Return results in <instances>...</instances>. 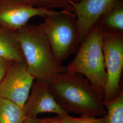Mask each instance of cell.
I'll return each mask as SVG.
<instances>
[{"label":"cell","mask_w":123,"mask_h":123,"mask_svg":"<svg viewBox=\"0 0 123 123\" xmlns=\"http://www.w3.org/2000/svg\"><path fill=\"white\" fill-rule=\"evenodd\" d=\"M49 88L58 105L68 114L80 116H105L103 97L84 76L66 72L58 75Z\"/></svg>","instance_id":"6da1fadb"},{"label":"cell","mask_w":123,"mask_h":123,"mask_svg":"<svg viewBox=\"0 0 123 123\" xmlns=\"http://www.w3.org/2000/svg\"><path fill=\"white\" fill-rule=\"evenodd\" d=\"M18 37L28 70L36 82L49 84L67 72L57 62L49 40L39 25H26L18 31Z\"/></svg>","instance_id":"7a4b0ae2"},{"label":"cell","mask_w":123,"mask_h":123,"mask_svg":"<svg viewBox=\"0 0 123 123\" xmlns=\"http://www.w3.org/2000/svg\"><path fill=\"white\" fill-rule=\"evenodd\" d=\"M104 31L95 24L80 44L74 59L66 67L67 71L86 77L104 98L107 76L102 49Z\"/></svg>","instance_id":"3957f363"},{"label":"cell","mask_w":123,"mask_h":123,"mask_svg":"<svg viewBox=\"0 0 123 123\" xmlns=\"http://www.w3.org/2000/svg\"><path fill=\"white\" fill-rule=\"evenodd\" d=\"M40 25L57 60L62 65L77 50L80 44L74 14L66 10L57 11L44 18Z\"/></svg>","instance_id":"277c9868"},{"label":"cell","mask_w":123,"mask_h":123,"mask_svg":"<svg viewBox=\"0 0 123 123\" xmlns=\"http://www.w3.org/2000/svg\"><path fill=\"white\" fill-rule=\"evenodd\" d=\"M102 49L107 76L103 98L106 102L114 99L123 88L121 79L123 69V32L104 31Z\"/></svg>","instance_id":"5b68a950"},{"label":"cell","mask_w":123,"mask_h":123,"mask_svg":"<svg viewBox=\"0 0 123 123\" xmlns=\"http://www.w3.org/2000/svg\"><path fill=\"white\" fill-rule=\"evenodd\" d=\"M34 80L25 63L11 62L0 83V97L12 102L22 109Z\"/></svg>","instance_id":"8992f818"},{"label":"cell","mask_w":123,"mask_h":123,"mask_svg":"<svg viewBox=\"0 0 123 123\" xmlns=\"http://www.w3.org/2000/svg\"><path fill=\"white\" fill-rule=\"evenodd\" d=\"M57 11L34 7L13 0H0V25L18 31L31 18H45Z\"/></svg>","instance_id":"52a82bcc"},{"label":"cell","mask_w":123,"mask_h":123,"mask_svg":"<svg viewBox=\"0 0 123 123\" xmlns=\"http://www.w3.org/2000/svg\"><path fill=\"white\" fill-rule=\"evenodd\" d=\"M117 0H79L74 2L71 0V6L76 18L80 43L101 16Z\"/></svg>","instance_id":"ba28073f"},{"label":"cell","mask_w":123,"mask_h":123,"mask_svg":"<svg viewBox=\"0 0 123 123\" xmlns=\"http://www.w3.org/2000/svg\"><path fill=\"white\" fill-rule=\"evenodd\" d=\"M26 118H35L44 113L58 115L68 114L57 103L52 94L49 84L34 82L28 97L22 108Z\"/></svg>","instance_id":"9c48e42d"},{"label":"cell","mask_w":123,"mask_h":123,"mask_svg":"<svg viewBox=\"0 0 123 123\" xmlns=\"http://www.w3.org/2000/svg\"><path fill=\"white\" fill-rule=\"evenodd\" d=\"M0 58L25 63L18 37V31L0 25Z\"/></svg>","instance_id":"30bf717a"},{"label":"cell","mask_w":123,"mask_h":123,"mask_svg":"<svg viewBox=\"0 0 123 123\" xmlns=\"http://www.w3.org/2000/svg\"><path fill=\"white\" fill-rule=\"evenodd\" d=\"M96 24L104 31L123 32V1L117 0L114 5L104 13Z\"/></svg>","instance_id":"8fae6325"},{"label":"cell","mask_w":123,"mask_h":123,"mask_svg":"<svg viewBox=\"0 0 123 123\" xmlns=\"http://www.w3.org/2000/svg\"><path fill=\"white\" fill-rule=\"evenodd\" d=\"M26 118L21 107L0 97V123H22Z\"/></svg>","instance_id":"7c38bea8"},{"label":"cell","mask_w":123,"mask_h":123,"mask_svg":"<svg viewBox=\"0 0 123 123\" xmlns=\"http://www.w3.org/2000/svg\"><path fill=\"white\" fill-rule=\"evenodd\" d=\"M107 114L106 123H123V89L114 99L103 102Z\"/></svg>","instance_id":"4fadbf2b"},{"label":"cell","mask_w":123,"mask_h":123,"mask_svg":"<svg viewBox=\"0 0 123 123\" xmlns=\"http://www.w3.org/2000/svg\"><path fill=\"white\" fill-rule=\"evenodd\" d=\"M31 6L54 10V9L66 10L73 12L71 6V0H13Z\"/></svg>","instance_id":"5bb4252c"},{"label":"cell","mask_w":123,"mask_h":123,"mask_svg":"<svg viewBox=\"0 0 123 123\" xmlns=\"http://www.w3.org/2000/svg\"><path fill=\"white\" fill-rule=\"evenodd\" d=\"M57 116L61 123H106L105 116L100 118L83 116L76 118L69 114Z\"/></svg>","instance_id":"9a60e30c"},{"label":"cell","mask_w":123,"mask_h":123,"mask_svg":"<svg viewBox=\"0 0 123 123\" xmlns=\"http://www.w3.org/2000/svg\"><path fill=\"white\" fill-rule=\"evenodd\" d=\"M11 62L6 59L0 58V83L7 70Z\"/></svg>","instance_id":"2e32d148"},{"label":"cell","mask_w":123,"mask_h":123,"mask_svg":"<svg viewBox=\"0 0 123 123\" xmlns=\"http://www.w3.org/2000/svg\"><path fill=\"white\" fill-rule=\"evenodd\" d=\"M39 119L40 123H61L58 116L54 118H45Z\"/></svg>","instance_id":"e0dca14e"},{"label":"cell","mask_w":123,"mask_h":123,"mask_svg":"<svg viewBox=\"0 0 123 123\" xmlns=\"http://www.w3.org/2000/svg\"><path fill=\"white\" fill-rule=\"evenodd\" d=\"M22 123H40V119L37 117L26 118Z\"/></svg>","instance_id":"ac0fdd59"},{"label":"cell","mask_w":123,"mask_h":123,"mask_svg":"<svg viewBox=\"0 0 123 123\" xmlns=\"http://www.w3.org/2000/svg\"><path fill=\"white\" fill-rule=\"evenodd\" d=\"M72 1H74V2H76V1H79V0H72Z\"/></svg>","instance_id":"d6986e66"}]
</instances>
